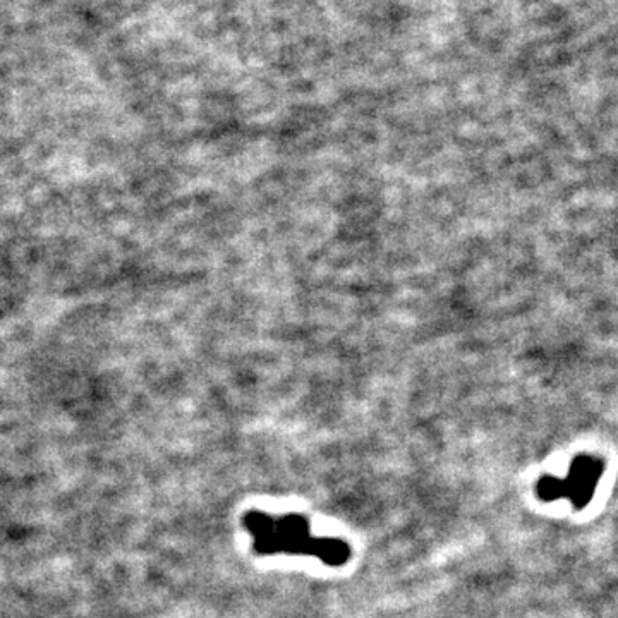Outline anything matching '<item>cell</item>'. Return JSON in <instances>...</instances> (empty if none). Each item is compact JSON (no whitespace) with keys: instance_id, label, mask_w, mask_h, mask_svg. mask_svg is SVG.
I'll return each mask as SVG.
<instances>
[{"instance_id":"6da1fadb","label":"cell","mask_w":618,"mask_h":618,"mask_svg":"<svg viewBox=\"0 0 618 618\" xmlns=\"http://www.w3.org/2000/svg\"><path fill=\"white\" fill-rule=\"evenodd\" d=\"M243 526L260 555H303L332 567L346 565L351 558V546L346 541L315 536L303 515H270L253 510L244 515Z\"/></svg>"},{"instance_id":"7a4b0ae2","label":"cell","mask_w":618,"mask_h":618,"mask_svg":"<svg viewBox=\"0 0 618 618\" xmlns=\"http://www.w3.org/2000/svg\"><path fill=\"white\" fill-rule=\"evenodd\" d=\"M603 471H605V466L598 457L579 455L572 462L567 478L558 479L545 476L540 479V483L536 486L538 497L545 502L569 498L576 509H584L591 502Z\"/></svg>"}]
</instances>
